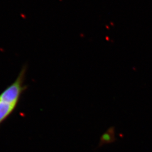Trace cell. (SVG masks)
Returning <instances> with one entry per match:
<instances>
[{
	"mask_svg": "<svg viewBox=\"0 0 152 152\" xmlns=\"http://www.w3.org/2000/svg\"><path fill=\"white\" fill-rule=\"evenodd\" d=\"M26 90L23 82L16 80L0 93V126L14 112Z\"/></svg>",
	"mask_w": 152,
	"mask_h": 152,
	"instance_id": "obj_1",
	"label": "cell"
},
{
	"mask_svg": "<svg viewBox=\"0 0 152 152\" xmlns=\"http://www.w3.org/2000/svg\"><path fill=\"white\" fill-rule=\"evenodd\" d=\"M116 141L115 127L112 126L109 127L101 136L98 143V148L103 147L105 145L112 144Z\"/></svg>",
	"mask_w": 152,
	"mask_h": 152,
	"instance_id": "obj_2",
	"label": "cell"
}]
</instances>
